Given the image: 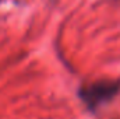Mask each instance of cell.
<instances>
[{
  "mask_svg": "<svg viewBox=\"0 0 120 119\" xmlns=\"http://www.w3.org/2000/svg\"><path fill=\"white\" fill-rule=\"evenodd\" d=\"M119 90V84L115 81H99L94 83L88 87L81 90V98L90 105V107H96L108 99H110Z\"/></svg>",
  "mask_w": 120,
  "mask_h": 119,
  "instance_id": "6da1fadb",
  "label": "cell"
}]
</instances>
